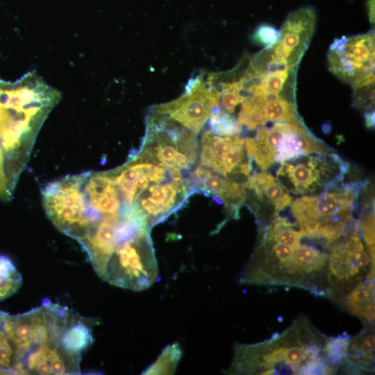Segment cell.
<instances>
[{
    "label": "cell",
    "instance_id": "obj_1",
    "mask_svg": "<svg viewBox=\"0 0 375 375\" xmlns=\"http://www.w3.org/2000/svg\"><path fill=\"white\" fill-rule=\"evenodd\" d=\"M61 99L35 70L15 81L0 78V199L9 201L38 135Z\"/></svg>",
    "mask_w": 375,
    "mask_h": 375
},
{
    "label": "cell",
    "instance_id": "obj_2",
    "mask_svg": "<svg viewBox=\"0 0 375 375\" xmlns=\"http://www.w3.org/2000/svg\"><path fill=\"white\" fill-rule=\"evenodd\" d=\"M331 338L305 316L284 331L256 344H236L229 374H333L342 371L333 357Z\"/></svg>",
    "mask_w": 375,
    "mask_h": 375
},
{
    "label": "cell",
    "instance_id": "obj_3",
    "mask_svg": "<svg viewBox=\"0 0 375 375\" xmlns=\"http://www.w3.org/2000/svg\"><path fill=\"white\" fill-rule=\"evenodd\" d=\"M244 147L249 156L263 171L276 163L330 151L301 124L281 122L270 128H258L253 137L244 140Z\"/></svg>",
    "mask_w": 375,
    "mask_h": 375
},
{
    "label": "cell",
    "instance_id": "obj_4",
    "mask_svg": "<svg viewBox=\"0 0 375 375\" xmlns=\"http://www.w3.org/2000/svg\"><path fill=\"white\" fill-rule=\"evenodd\" d=\"M347 167L337 154L310 153L280 163L276 178L288 192L305 194L335 185Z\"/></svg>",
    "mask_w": 375,
    "mask_h": 375
},
{
    "label": "cell",
    "instance_id": "obj_5",
    "mask_svg": "<svg viewBox=\"0 0 375 375\" xmlns=\"http://www.w3.org/2000/svg\"><path fill=\"white\" fill-rule=\"evenodd\" d=\"M158 269L150 235L131 242L110 259L103 280L122 288L142 290L158 277Z\"/></svg>",
    "mask_w": 375,
    "mask_h": 375
},
{
    "label": "cell",
    "instance_id": "obj_6",
    "mask_svg": "<svg viewBox=\"0 0 375 375\" xmlns=\"http://www.w3.org/2000/svg\"><path fill=\"white\" fill-rule=\"evenodd\" d=\"M330 69L353 88L374 83V34L335 39L328 53Z\"/></svg>",
    "mask_w": 375,
    "mask_h": 375
},
{
    "label": "cell",
    "instance_id": "obj_7",
    "mask_svg": "<svg viewBox=\"0 0 375 375\" xmlns=\"http://www.w3.org/2000/svg\"><path fill=\"white\" fill-rule=\"evenodd\" d=\"M219 106L218 90L200 74L188 81L183 95L154 106L152 113L165 116L197 134L212 111Z\"/></svg>",
    "mask_w": 375,
    "mask_h": 375
},
{
    "label": "cell",
    "instance_id": "obj_8",
    "mask_svg": "<svg viewBox=\"0 0 375 375\" xmlns=\"http://www.w3.org/2000/svg\"><path fill=\"white\" fill-rule=\"evenodd\" d=\"M356 185L341 186L316 196H304L292 201L290 210L294 218H307L322 222H349L355 218L352 212L358 198Z\"/></svg>",
    "mask_w": 375,
    "mask_h": 375
},
{
    "label": "cell",
    "instance_id": "obj_9",
    "mask_svg": "<svg viewBox=\"0 0 375 375\" xmlns=\"http://www.w3.org/2000/svg\"><path fill=\"white\" fill-rule=\"evenodd\" d=\"M316 19L315 9L306 6L291 12L283 23L273 51L275 57L285 61L290 69L299 63L306 50L315 28Z\"/></svg>",
    "mask_w": 375,
    "mask_h": 375
},
{
    "label": "cell",
    "instance_id": "obj_10",
    "mask_svg": "<svg viewBox=\"0 0 375 375\" xmlns=\"http://www.w3.org/2000/svg\"><path fill=\"white\" fill-rule=\"evenodd\" d=\"M196 188L220 199L230 214L237 217L240 207L244 203V194L239 184L209 169L199 165L192 173Z\"/></svg>",
    "mask_w": 375,
    "mask_h": 375
},
{
    "label": "cell",
    "instance_id": "obj_11",
    "mask_svg": "<svg viewBox=\"0 0 375 375\" xmlns=\"http://www.w3.org/2000/svg\"><path fill=\"white\" fill-rule=\"evenodd\" d=\"M347 362L351 374L374 372V332L372 325L367 324L358 335L351 339Z\"/></svg>",
    "mask_w": 375,
    "mask_h": 375
},
{
    "label": "cell",
    "instance_id": "obj_12",
    "mask_svg": "<svg viewBox=\"0 0 375 375\" xmlns=\"http://www.w3.org/2000/svg\"><path fill=\"white\" fill-rule=\"evenodd\" d=\"M374 276L360 283L349 291L340 301L346 310L366 322H374Z\"/></svg>",
    "mask_w": 375,
    "mask_h": 375
},
{
    "label": "cell",
    "instance_id": "obj_13",
    "mask_svg": "<svg viewBox=\"0 0 375 375\" xmlns=\"http://www.w3.org/2000/svg\"><path fill=\"white\" fill-rule=\"evenodd\" d=\"M92 342L91 324L74 314L61 335L60 348L68 356L80 362L82 352Z\"/></svg>",
    "mask_w": 375,
    "mask_h": 375
},
{
    "label": "cell",
    "instance_id": "obj_14",
    "mask_svg": "<svg viewBox=\"0 0 375 375\" xmlns=\"http://www.w3.org/2000/svg\"><path fill=\"white\" fill-rule=\"evenodd\" d=\"M266 121L301 124L293 103L281 94H262Z\"/></svg>",
    "mask_w": 375,
    "mask_h": 375
},
{
    "label": "cell",
    "instance_id": "obj_15",
    "mask_svg": "<svg viewBox=\"0 0 375 375\" xmlns=\"http://www.w3.org/2000/svg\"><path fill=\"white\" fill-rule=\"evenodd\" d=\"M238 122L249 130L264 126L267 122L263 113V99L260 94H247L241 103Z\"/></svg>",
    "mask_w": 375,
    "mask_h": 375
},
{
    "label": "cell",
    "instance_id": "obj_16",
    "mask_svg": "<svg viewBox=\"0 0 375 375\" xmlns=\"http://www.w3.org/2000/svg\"><path fill=\"white\" fill-rule=\"evenodd\" d=\"M22 283L20 273L6 256H0V301L15 293Z\"/></svg>",
    "mask_w": 375,
    "mask_h": 375
},
{
    "label": "cell",
    "instance_id": "obj_17",
    "mask_svg": "<svg viewBox=\"0 0 375 375\" xmlns=\"http://www.w3.org/2000/svg\"><path fill=\"white\" fill-rule=\"evenodd\" d=\"M210 131L220 136L237 135L242 131L238 120L224 111L220 106L214 109L209 117Z\"/></svg>",
    "mask_w": 375,
    "mask_h": 375
},
{
    "label": "cell",
    "instance_id": "obj_18",
    "mask_svg": "<svg viewBox=\"0 0 375 375\" xmlns=\"http://www.w3.org/2000/svg\"><path fill=\"white\" fill-rule=\"evenodd\" d=\"M181 351L177 344L168 346L158 360L144 374H171L181 358Z\"/></svg>",
    "mask_w": 375,
    "mask_h": 375
},
{
    "label": "cell",
    "instance_id": "obj_19",
    "mask_svg": "<svg viewBox=\"0 0 375 375\" xmlns=\"http://www.w3.org/2000/svg\"><path fill=\"white\" fill-rule=\"evenodd\" d=\"M290 69L284 68L267 72L262 76L259 88L253 93L278 94L286 82Z\"/></svg>",
    "mask_w": 375,
    "mask_h": 375
},
{
    "label": "cell",
    "instance_id": "obj_20",
    "mask_svg": "<svg viewBox=\"0 0 375 375\" xmlns=\"http://www.w3.org/2000/svg\"><path fill=\"white\" fill-rule=\"evenodd\" d=\"M280 37V32L268 24L259 26L254 32L253 39L255 42L271 47L276 44Z\"/></svg>",
    "mask_w": 375,
    "mask_h": 375
},
{
    "label": "cell",
    "instance_id": "obj_21",
    "mask_svg": "<svg viewBox=\"0 0 375 375\" xmlns=\"http://www.w3.org/2000/svg\"><path fill=\"white\" fill-rule=\"evenodd\" d=\"M374 83L354 88L353 103L358 108H372L374 100Z\"/></svg>",
    "mask_w": 375,
    "mask_h": 375
},
{
    "label": "cell",
    "instance_id": "obj_22",
    "mask_svg": "<svg viewBox=\"0 0 375 375\" xmlns=\"http://www.w3.org/2000/svg\"><path fill=\"white\" fill-rule=\"evenodd\" d=\"M362 236L371 255L374 257V213L368 212L362 224Z\"/></svg>",
    "mask_w": 375,
    "mask_h": 375
},
{
    "label": "cell",
    "instance_id": "obj_23",
    "mask_svg": "<svg viewBox=\"0 0 375 375\" xmlns=\"http://www.w3.org/2000/svg\"><path fill=\"white\" fill-rule=\"evenodd\" d=\"M368 16L371 24L374 23V0H368L367 2Z\"/></svg>",
    "mask_w": 375,
    "mask_h": 375
},
{
    "label": "cell",
    "instance_id": "obj_24",
    "mask_svg": "<svg viewBox=\"0 0 375 375\" xmlns=\"http://www.w3.org/2000/svg\"><path fill=\"white\" fill-rule=\"evenodd\" d=\"M366 125L367 127H372L374 125V112L371 111L365 115Z\"/></svg>",
    "mask_w": 375,
    "mask_h": 375
}]
</instances>
